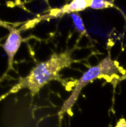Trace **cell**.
<instances>
[{"mask_svg":"<svg viewBox=\"0 0 126 127\" xmlns=\"http://www.w3.org/2000/svg\"><path fill=\"white\" fill-rule=\"evenodd\" d=\"M73 63L74 60L72 57V51L54 53L48 60L36 65L26 77L21 78L19 83L12 88L10 93L27 89L33 97L50 81H62L60 71L70 67Z\"/></svg>","mask_w":126,"mask_h":127,"instance_id":"6da1fadb","label":"cell"},{"mask_svg":"<svg viewBox=\"0 0 126 127\" xmlns=\"http://www.w3.org/2000/svg\"><path fill=\"white\" fill-rule=\"evenodd\" d=\"M120 71V70L118 67V65L112 60L110 53L97 65L90 67L78 80L76 85L70 97L65 100L62 108L60 109V111L59 112V119L61 120L63 115L72 109L74 105L77 101L82 90L88 84L97 78L112 77L117 76Z\"/></svg>","mask_w":126,"mask_h":127,"instance_id":"7a4b0ae2","label":"cell"},{"mask_svg":"<svg viewBox=\"0 0 126 127\" xmlns=\"http://www.w3.org/2000/svg\"><path fill=\"white\" fill-rule=\"evenodd\" d=\"M91 0H74L72 1L59 8L52 9L49 11L48 14L43 16L44 19L59 18L67 13H74L85 10L90 6Z\"/></svg>","mask_w":126,"mask_h":127,"instance_id":"3957f363","label":"cell"},{"mask_svg":"<svg viewBox=\"0 0 126 127\" xmlns=\"http://www.w3.org/2000/svg\"><path fill=\"white\" fill-rule=\"evenodd\" d=\"M22 42V37L21 36L20 31L12 28L4 44L3 45V49L8 57V70L12 68L13 58L19 50Z\"/></svg>","mask_w":126,"mask_h":127,"instance_id":"277c9868","label":"cell"},{"mask_svg":"<svg viewBox=\"0 0 126 127\" xmlns=\"http://www.w3.org/2000/svg\"><path fill=\"white\" fill-rule=\"evenodd\" d=\"M71 17L76 30L79 31L82 35H87V31L81 16L77 13H74L71 14Z\"/></svg>","mask_w":126,"mask_h":127,"instance_id":"5b68a950","label":"cell"},{"mask_svg":"<svg viewBox=\"0 0 126 127\" xmlns=\"http://www.w3.org/2000/svg\"><path fill=\"white\" fill-rule=\"evenodd\" d=\"M114 6V3L113 1H103V0H91L89 7L96 10H101L105 8L113 7Z\"/></svg>","mask_w":126,"mask_h":127,"instance_id":"8992f818","label":"cell"},{"mask_svg":"<svg viewBox=\"0 0 126 127\" xmlns=\"http://www.w3.org/2000/svg\"><path fill=\"white\" fill-rule=\"evenodd\" d=\"M126 70L125 71V72H124V74L122 75V76H120V77H119V78H118V80L120 81V80H126Z\"/></svg>","mask_w":126,"mask_h":127,"instance_id":"52a82bcc","label":"cell"}]
</instances>
